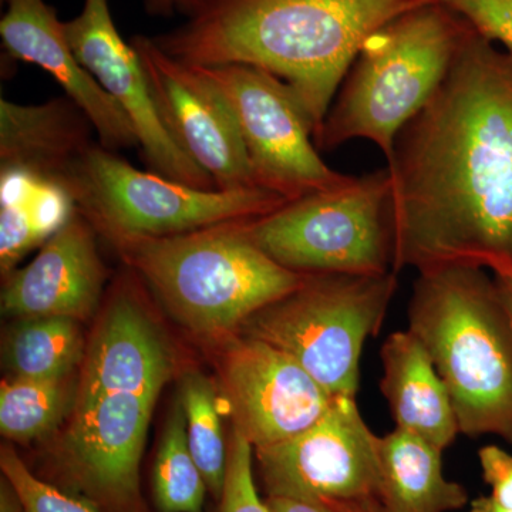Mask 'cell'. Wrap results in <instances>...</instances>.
<instances>
[{
    "instance_id": "6da1fadb",
    "label": "cell",
    "mask_w": 512,
    "mask_h": 512,
    "mask_svg": "<svg viewBox=\"0 0 512 512\" xmlns=\"http://www.w3.org/2000/svg\"><path fill=\"white\" fill-rule=\"evenodd\" d=\"M387 170L396 274L512 276V53L473 30L397 134Z\"/></svg>"
},
{
    "instance_id": "7a4b0ae2",
    "label": "cell",
    "mask_w": 512,
    "mask_h": 512,
    "mask_svg": "<svg viewBox=\"0 0 512 512\" xmlns=\"http://www.w3.org/2000/svg\"><path fill=\"white\" fill-rule=\"evenodd\" d=\"M439 0H198L187 22L153 37L192 66L249 64L284 80L319 133L363 43Z\"/></svg>"
},
{
    "instance_id": "3957f363",
    "label": "cell",
    "mask_w": 512,
    "mask_h": 512,
    "mask_svg": "<svg viewBox=\"0 0 512 512\" xmlns=\"http://www.w3.org/2000/svg\"><path fill=\"white\" fill-rule=\"evenodd\" d=\"M485 269L450 266L414 284L409 330L446 384L461 433L512 444V325Z\"/></svg>"
},
{
    "instance_id": "277c9868",
    "label": "cell",
    "mask_w": 512,
    "mask_h": 512,
    "mask_svg": "<svg viewBox=\"0 0 512 512\" xmlns=\"http://www.w3.org/2000/svg\"><path fill=\"white\" fill-rule=\"evenodd\" d=\"M244 221L111 242L177 322L202 338L222 340L306 278L269 258Z\"/></svg>"
},
{
    "instance_id": "5b68a950",
    "label": "cell",
    "mask_w": 512,
    "mask_h": 512,
    "mask_svg": "<svg viewBox=\"0 0 512 512\" xmlns=\"http://www.w3.org/2000/svg\"><path fill=\"white\" fill-rule=\"evenodd\" d=\"M473 30L440 2L409 10L376 30L313 138L318 151L365 138L389 160L397 134L426 106Z\"/></svg>"
},
{
    "instance_id": "8992f818",
    "label": "cell",
    "mask_w": 512,
    "mask_h": 512,
    "mask_svg": "<svg viewBox=\"0 0 512 512\" xmlns=\"http://www.w3.org/2000/svg\"><path fill=\"white\" fill-rule=\"evenodd\" d=\"M396 275H306L238 332L292 356L333 397H356L363 345L382 326Z\"/></svg>"
},
{
    "instance_id": "52a82bcc",
    "label": "cell",
    "mask_w": 512,
    "mask_h": 512,
    "mask_svg": "<svg viewBox=\"0 0 512 512\" xmlns=\"http://www.w3.org/2000/svg\"><path fill=\"white\" fill-rule=\"evenodd\" d=\"M77 211L107 238L168 237L264 217L288 204L264 188L200 190L138 170L94 143L70 183Z\"/></svg>"
},
{
    "instance_id": "ba28073f",
    "label": "cell",
    "mask_w": 512,
    "mask_h": 512,
    "mask_svg": "<svg viewBox=\"0 0 512 512\" xmlns=\"http://www.w3.org/2000/svg\"><path fill=\"white\" fill-rule=\"evenodd\" d=\"M390 173L356 177L264 217L245 220L249 238L298 274L384 275L393 271ZM394 272V271H393Z\"/></svg>"
},
{
    "instance_id": "9c48e42d",
    "label": "cell",
    "mask_w": 512,
    "mask_h": 512,
    "mask_svg": "<svg viewBox=\"0 0 512 512\" xmlns=\"http://www.w3.org/2000/svg\"><path fill=\"white\" fill-rule=\"evenodd\" d=\"M198 67L234 110L256 187L291 202L355 180L320 158L308 116L284 80L249 64Z\"/></svg>"
},
{
    "instance_id": "30bf717a",
    "label": "cell",
    "mask_w": 512,
    "mask_h": 512,
    "mask_svg": "<svg viewBox=\"0 0 512 512\" xmlns=\"http://www.w3.org/2000/svg\"><path fill=\"white\" fill-rule=\"evenodd\" d=\"M379 439L355 397H336L309 429L255 448L266 493L328 505L379 500Z\"/></svg>"
},
{
    "instance_id": "8fae6325",
    "label": "cell",
    "mask_w": 512,
    "mask_h": 512,
    "mask_svg": "<svg viewBox=\"0 0 512 512\" xmlns=\"http://www.w3.org/2000/svg\"><path fill=\"white\" fill-rule=\"evenodd\" d=\"M158 396L114 393L74 407L56 454L73 495L101 512H146L140 464Z\"/></svg>"
},
{
    "instance_id": "7c38bea8",
    "label": "cell",
    "mask_w": 512,
    "mask_h": 512,
    "mask_svg": "<svg viewBox=\"0 0 512 512\" xmlns=\"http://www.w3.org/2000/svg\"><path fill=\"white\" fill-rule=\"evenodd\" d=\"M158 116L181 150L220 191L256 188L237 117L200 67L164 53L153 37L134 36ZM259 188V187H258Z\"/></svg>"
},
{
    "instance_id": "4fadbf2b",
    "label": "cell",
    "mask_w": 512,
    "mask_h": 512,
    "mask_svg": "<svg viewBox=\"0 0 512 512\" xmlns=\"http://www.w3.org/2000/svg\"><path fill=\"white\" fill-rule=\"evenodd\" d=\"M221 342L224 402L232 429L252 447L291 439L322 419L335 402L292 356L271 343L239 332Z\"/></svg>"
},
{
    "instance_id": "5bb4252c",
    "label": "cell",
    "mask_w": 512,
    "mask_h": 512,
    "mask_svg": "<svg viewBox=\"0 0 512 512\" xmlns=\"http://www.w3.org/2000/svg\"><path fill=\"white\" fill-rule=\"evenodd\" d=\"M63 29L77 60L127 114L148 167L178 183L217 190L164 127L137 52L114 25L109 0H84L82 12Z\"/></svg>"
},
{
    "instance_id": "9a60e30c",
    "label": "cell",
    "mask_w": 512,
    "mask_h": 512,
    "mask_svg": "<svg viewBox=\"0 0 512 512\" xmlns=\"http://www.w3.org/2000/svg\"><path fill=\"white\" fill-rule=\"evenodd\" d=\"M94 231L79 211L74 212L32 262L5 276L2 312L19 319L92 316L107 279Z\"/></svg>"
},
{
    "instance_id": "2e32d148",
    "label": "cell",
    "mask_w": 512,
    "mask_h": 512,
    "mask_svg": "<svg viewBox=\"0 0 512 512\" xmlns=\"http://www.w3.org/2000/svg\"><path fill=\"white\" fill-rule=\"evenodd\" d=\"M173 366L163 333L126 279L114 291L87 349L76 406L114 393L158 396Z\"/></svg>"
},
{
    "instance_id": "e0dca14e",
    "label": "cell",
    "mask_w": 512,
    "mask_h": 512,
    "mask_svg": "<svg viewBox=\"0 0 512 512\" xmlns=\"http://www.w3.org/2000/svg\"><path fill=\"white\" fill-rule=\"evenodd\" d=\"M5 2L8 10L0 20V37L8 56L52 74L93 124L101 146L111 151L138 147L127 114L74 56L56 9L45 0Z\"/></svg>"
},
{
    "instance_id": "ac0fdd59",
    "label": "cell",
    "mask_w": 512,
    "mask_h": 512,
    "mask_svg": "<svg viewBox=\"0 0 512 512\" xmlns=\"http://www.w3.org/2000/svg\"><path fill=\"white\" fill-rule=\"evenodd\" d=\"M93 124L69 97L42 104L0 100V171H22L70 195L74 171L93 146Z\"/></svg>"
},
{
    "instance_id": "d6986e66",
    "label": "cell",
    "mask_w": 512,
    "mask_h": 512,
    "mask_svg": "<svg viewBox=\"0 0 512 512\" xmlns=\"http://www.w3.org/2000/svg\"><path fill=\"white\" fill-rule=\"evenodd\" d=\"M382 392L396 429L431 446H450L460 433L446 384L420 339L410 330L392 333L382 348Z\"/></svg>"
},
{
    "instance_id": "ffe728a7",
    "label": "cell",
    "mask_w": 512,
    "mask_h": 512,
    "mask_svg": "<svg viewBox=\"0 0 512 512\" xmlns=\"http://www.w3.org/2000/svg\"><path fill=\"white\" fill-rule=\"evenodd\" d=\"M379 501L384 512H448L463 508V485L448 481L441 450L396 429L379 439Z\"/></svg>"
},
{
    "instance_id": "44dd1931",
    "label": "cell",
    "mask_w": 512,
    "mask_h": 512,
    "mask_svg": "<svg viewBox=\"0 0 512 512\" xmlns=\"http://www.w3.org/2000/svg\"><path fill=\"white\" fill-rule=\"evenodd\" d=\"M77 211L59 185L22 171H0V271H15L30 251L53 237Z\"/></svg>"
},
{
    "instance_id": "7402d4cb",
    "label": "cell",
    "mask_w": 512,
    "mask_h": 512,
    "mask_svg": "<svg viewBox=\"0 0 512 512\" xmlns=\"http://www.w3.org/2000/svg\"><path fill=\"white\" fill-rule=\"evenodd\" d=\"M77 322L63 316L20 320L3 350L10 377L69 379L83 360V338Z\"/></svg>"
},
{
    "instance_id": "603a6c76",
    "label": "cell",
    "mask_w": 512,
    "mask_h": 512,
    "mask_svg": "<svg viewBox=\"0 0 512 512\" xmlns=\"http://www.w3.org/2000/svg\"><path fill=\"white\" fill-rule=\"evenodd\" d=\"M77 394L67 379L8 377L0 384V431L16 443L49 437L76 406Z\"/></svg>"
},
{
    "instance_id": "cb8c5ba5",
    "label": "cell",
    "mask_w": 512,
    "mask_h": 512,
    "mask_svg": "<svg viewBox=\"0 0 512 512\" xmlns=\"http://www.w3.org/2000/svg\"><path fill=\"white\" fill-rule=\"evenodd\" d=\"M153 487L158 511L202 512L208 485L188 446L187 420L180 397L158 448Z\"/></svg>"
},
{
    "instance_id": "d4e9b609",
    "label": "cell",
    "mask_w": 512,
    "mask_h": 512,
    "mask_svg": "<svg viewBox=\"0 0 512 512\" xmlns=\"http://www.w3.org/2000/svg\"><path fill=\"white\" fill-rule=\"evenodd\" d=\"M180 400L187 420V439L208 490L220 498L227 473L228 443L222 433L217 389L201 373L185 375Z\"/></svg>"
},
{
    "instance_id": "484cf974",
    "label": "cell",
    "mask_w": 512,
    "mask_h": 512,
    "mask_svg": "<svg viewBox=\"0 0 512 512\" xmlns=\"http://www.w3.org/2000/svg\"><path fill=\"white\" fill-rule=\"evenodd\" d=\"M0 470L19 495L23 512H101L82 498L40 480L13 447L2 446Z\"/></svg>"
},
{
    "instance_id": "4316f807",
    "label": "cell",
    "mask_w": 512,
    "mask_h": 512,
    "mask_svg": "<svg viewBox=\"0 0 512 512\" xmlns=\"http://www.w3.org/2000/svg\"><path fill=\"white\" fill-rule=\"evenodd\" d=\"M252 444L232 429L228 440L227 473L217 512H269L259 498L252 468Z\"/></svg>"
},
{
    "instance_id": "83f0119b",
    "label": "cell",
    "mask_w": 512,
    "mask_h": 512,
    "mask_svg": "<svg viewBox=\"0 0 512 512\" xmlns=\"http://www.w3.org/2000/svg\"><path fill=\"white\" fill-rule=\"evenodd\" d=\"M477 33L512 53V0H439Z\"/></svg>"
},
{
    "instance_id": "f1b7e54d",
    "label": "cell",
    "mask_w": 512,
    "mask_h": 512,
    "mask_svg": "<svg viewBox=\"0 0 512 512\" xmlns=\"http://www.w3.org/2000/svg\"><path fill=\"white\" fill-rule=\"evenodd\" d=\"M481 468L484 480L493 490V500L503 507L512 510V456L497 446L481 448Z\"/></svg>"
},
{
    "instance_id": "f546056e",
    "label": "cell",
    "mask_w": 512,
    "mask_h": 512,
    "mask_svg": "<svg viewBox=\"0 0 512 512\" xmlns=\"http://www.w3.org/2000/svg\"><path fill=\"white\" fill-rule=\"evenodd\" d=\"M198 0H143L148 15L171 18L174 15L188 16L197 6Z\"/></svg>"
},
{
    "instance_id": "4dcf8cb0",
    "label": "cell",
    "mask_w": 512,
    "mask_h": 512,
    "mask_svg": "<svg viewBox=\"0 0 512 512\" xmlns=\"http://www.w3.org/2000/svg\"><path fill=\"white\" fill-rule=\"evenodd\" d=\"M265 503L269 512H338L328 504L289 497H268Z\"/></svg>"
},
{
    "instance_id": "1f68e13d",
    "label": "cell",
    "mask_w": 512,
    "mask_h": 512,
    "mask_svg": "<svg viewBox=\"0 0 512 512\" xmlns=\"http://www.w3.org/2000/svg\"><path fill=\"white\" fill-rule=\"evenodd\" d=\"M0 512H23L19 495L3 476L0 480Z\"/></svg>"
},
{
    "instance_id": "d6a6232c",
    "label": "cell",
    "mask_w": 512,
    "mask_h": 512,
    "mask_svg": "<svg viewBox=\"0 0 512 512\" xmlns=\"http://www.w3.org/2000/svg\"><path fill=\"white\" fill-rule=\"evenodd\" d=\"M338 512H384L382 504L375 500L359 501V503H346L330 505Z\"/></svg>"
},
{
    "instance_id": "836d02e7",
    "label": "cell",
    "mask_w": 512,
    "mask_h": 512,
    "mask_svg": "<svg viewBox=\"0 0 512 512\" xmlns=\"http://www.w3.org/2000/svg\"><path fill=\"white\" fill-rule=\"evenodd\" d=\"M467 512H512V510L498 504L490 495V497H481L474 500Z\"/></svg>"
},
{
    "instance_id": "e575fe53",
    "label": "cell",
    "mask_w": 512,
    "mask_h": 512,
    "mask_svg": "<svg viewBox=\"0 0 512 512\" xmlns=\"http://www.w3.org/2000/svg\"><path fill=\"white\" fill-rule=\"evenodd\" d=\"M495 282H497L498 289H500L501 299H503L505 311H507L512 325V276L495 278Z\"/></svg>"
},
{
    "instance_id": "d590c367",
    "label": "cell",
    "mask_w": 512,
    "mask_h": 512,
    "mask_svg": "<svg viewBox=\"0 0 512 512\" xmlns=\"http://www.w3.org/2000/svg\"><path fill=\"white\" fill-rule=\"evenodd\" d=\"M2 2H5V0H2Z\"/></svg>"
}]
</instances>
